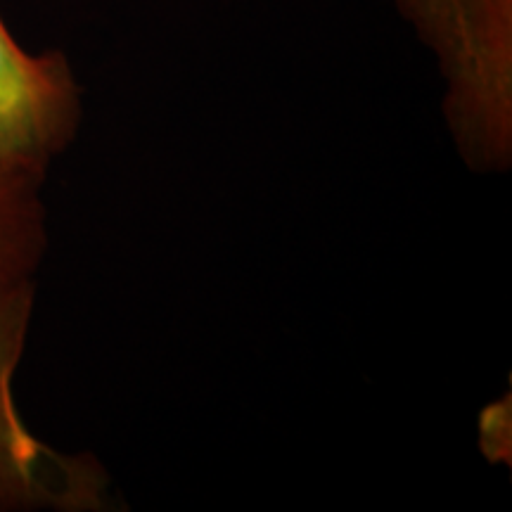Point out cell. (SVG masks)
Wrapping results in <instances>:
<instances>
[{"mask_svg": "<svg viewBox=\"0 0 512 512\" xmlns=\"http://www.w3.org/2000/svg\"><path fill=\"white\" fill-rule=\"evenodd\" d=\"M43 183L0 164V309L34 290V278L48 247Z\"/></svg>", "mask_w": 512, "mask_h": 512, "instance_id": "cell-4", "label": "cell"}, {"mask_svg": "<svg viewBox=\"0 0 512 512\" xmlns=\"http://www.w3.org/2000/svg\"><path fill=\"white\" fill-rule=\"evenodd\" d=\"M444 81V117L479 174L512 162V0H394Z\"/></svg>", "mask_w": 512, "mask_h": 512, "instance_id": "cell-1", "label": "cell"}, {"mask_svg": "<svg viewBox=\"0 0 512 512\" xmlns=\"http://www.w3.org/2000/svg\"><path fill=\"white\" fill-rule=\"evenodd\" d=\"M34 290L0 309V510L107 508V475L88 453L43 444L19 415L15 375L29 337Z\"/></svg>", "mask_w": 512, "mask_h": 512, "instance_id": "cell-2", "label": "cell"}, {"mask_svg": "<svg viewBox=\"0 0 512 512\" xmlns=\"http://www.w3.org/2000/svg\"><path fill=\"white\" fill-rule=\"evenodd\" d=\"M81 117V88L67 55L27 53L0 17V164L46 178Z\"/></svg>", "mask_w": 512, "mask_h": 512, "instance_id": "cell-3", "label": "cell"}]
</instances>
